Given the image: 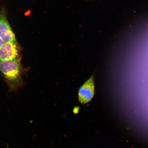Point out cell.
Masks as SVG:
<instances>
[{"label": "cell", "mask_w": 148, "mask_h": 148, "mask_svg": "<svg viewBox=\"0 0 148 148\" xmlns=\"http://www.w3.org/2000/svg\"><path fill=\"white\" fill-rule=\"evenodd\" d=\"M0 37L3 43L17 42L15 35L7 20L5 11L3 8L0 11Z\"/></svg>", "instance_id": "obj_3"}, {"label": "cell", "mask_w": 148, "mask_h": 148, "mask_svg": "<svg viewBox=\"0 0 148 148\" xmlns=\"http://www.w3.org/2000/svg\"><path fill=\"white\" fill-rule=\"evenodd\" d=\"M3 44V40H2L1 37H0V48L1 47V46H2Z\"/></svg>", "instance_id": "obj_5"}, {"label": "cell", "mask_w": 148, "mask_h": 148, "mask_svg": "<svg viewBox=\"0 0 148 148\" xmlns=\"http://www.w3.org/2000/svg\"><path fill=\"white\" fill-rule=\"evenodd\" d=\"M21 49L17 42L3 43L0 48V62L21 58Z\"/></svg>", "instance_id": "obj_2"}, {"label": "cell", "mask_w": 148, "mask_h": 148, "mask_svg": "<svg viewBox=\"0 0 148 148\" xmlns=\"http://www.w3.org/2000/svg\"><path fill=\"white\" fill-rule=\"evenodd\" d=\"M20 60L21 58L0 62V70L11 91L17 90L23 84V71Z\"/></svg>", "instance_id": "obj_1"}, {"label": "cell", "mask_w": 148, "mask_h": 148, "mask_svg": "<svg viewBox=\"0 0 148 148\" xmlns=\"http://www.w3.org/2000/svg\"><path fill=\"white\" fill-rule=\"evenodd\" d=\"M94 75L81 87L78 92V99L81 103L86 104L91 101L95 94Z\"/></svg>", "instance_id": "obj_4"}]
</instances>
